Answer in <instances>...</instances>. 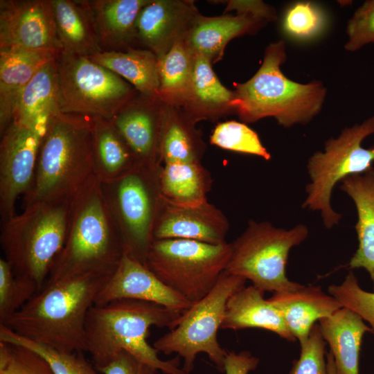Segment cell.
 <instances>
[{"label":"cell","mask_w":374,"mask_h":374,"mask_svg":"<svg viewBox=\"0 0 374 374\" xmlns=\"http://www.w3.org/2000/svg\"><path fill=\"white\" fill-rule=\"evenodd\" d=\"M59 54L17 47L0 48V134L12 121L19 97L35 73Z\"/></svg>","instance_id":"obj_19"},{"label":"cell","mask_w":374,"mask_h":374,"mask_svg":"<svg viewBox=\"0 0 374 374\" xmlns=\"http://www.w3.org/2000/svg\"><path fill=\"white\" fill-rule=\"evenodd\" d=\"M346 51L354 52L374 43V0H367L358 7L348 21Z\"/></svg>","instance_id":"obj_41"},{"label":"cell","mask_w":374,"mask_h":374,"mask_svg":"<svg viewBox=\"0 0 374 374\" xmlns=\"http://www.w3.org/2000/svg\"><path fill=\"white\" fill-rule=\"evenodd\" d=\"M229 223L224 214L208 201L180 206L163 202L154 229V240L184 239L211 244L226 243Z\"/></svg>","instance_id":"obj_16"},{"label":"cell","mask_w":374,"mask_h":374,"mask_svg":"<svg viewBox=\"0 0 374 374\" xmlns=\"http://www.w3.org/2000/svg\"><path fill=\"white\" fill-rule=\"evenodd\" d=\"M258 363L259 359L249 351L229 352L224 359V371L225 374H249L256 368Z\"/></svg>","instance_id":"obj_43"},{"label":"cell","mask_w":374,"mask_h":374,"mask_svg":"<svg viewBox=\"0 0 374 374\" xmlns=\"http://www.w3.org/2000/svg\"><path fill=\"white\" fill-rule=\"evenodd\" d=\"M267 22L265 19L249 12L215 17L198 15L186 39L193 53L215 63L222 57L225 46L231 39L254 33Z\"/></svg>","instance_id":"obj_20"},{"label":"cell","mask_w":374,"mask_h":374,"mask_svg":"<svg viewBox=\"0 0 374 374\" xmlns=\"http://www.w3.org/2000/svg\"><path fill=\"white\" fill-rule=\"evenodd\" d=\"M112 271H93L46 282L3 324L55 350L87 352L86 318Z\"/></svg>","instance_id":"obj_1"},{"label":"cell","mask_w":374,"mask_h":374,"mask_svg":"<svg viewBox=\"0 0 374 374\" xmlns=\"http://www.w3.org/2000/svg\"><path fill=\"white\" fill-rule=\"evenodd\" d=\"M326 344L315 323L307 339L300 344V357L294 361L290 374H328Z\"/></svg>","instance_id":"obj_40"},{"label":"cell","mask_w":374,"mask_h":374,"mask_svg":"<svg viewBox=\"0 0 374 374\" xmlns=\"http://www.w3.org/2000/svg\"><path fill=\"white\" fill-rule=\"evenodd\" d=\"M209 171L200 162L163 164L159 172L162 198L180 206H193L207 202L212 186Z\"/></svg>","instance_id":"obj_31"},{"label":"cell","mask_w":374,"mask_h":374,"mask_svg":"<svg viewBox=\"0 0 374 374\" xmlns=\"http://www.w3.org/2000/svg\"><path fill=\"white\" fill-rule=\"evenodd\" d=\"M265 291L253 285L244 287L228 299L222 329L261 328L277 334L289 341L296 338L290 331L280 311L268 299Z\"/></svg>","instance_id":"obj_23"},{"label":"cell","mask_w":374,"mask_h":374,"mask_svg":"<svg viewBox=\"0 0 374 374\" xmlns=\"http://www.w3.org/2000/svg\"><path fill=\"white\" fill-rule=\"evenodd\" d=\"M38 291L34 282L16 276L9 262L0 258V323L18 312Z\"/></svg>","instance_id":"obj_35"},{"label":"cell","mask_w":374,"mask_h":374,"mask_svg":"<svg viewBox=\"0 0 374 374\" xmlns=\"http://www.w3.org/2000/svg\"><path fill=\"white\" fill-rule=\"evenodd\" d=\"M163 103L159 132L161 164L200 162L205 144L195 122L183 109Z\"/></svg>","instance_id":"obj_27"},{"label":"cell","mask_w":374,"mask_h":374,"mask_svg":"<svg viewBox=\"0 0 374 374\" xmlns=\"http://www.w3.org/2000/svg\"><path fill=\"white\" fill-rule=\"evenodd\" d=\"M281 313L293 336L301 344L317 321L342 308L339 302L320 287L302 285L290 292H274L267 299Z\"/></svg>","instance_id":"obj_21"},{"label":"cell","mask_w":374,"mask_h":374,"mask_svg":"<svg viewBox=\"0 0 374 374\" xmlns=\"http://www.w3.org/2000/svg\"><path fill=\"white\" fill-rule=\"evenodd\" d=\"M226 10L249 12L267 19L269 22L277 19L276 10L261 1H229Z\"/></svg>","instance_id":"obj_44"},{"label":"cell","mask_w":374,"mask_h":374,"mask_svg":"<svg viewBox=\"0 0 374 374\" xmlns=\"http://www.w3.org/2000/svg\"><path fill=\"white\" fill-rule=\"evenodd\" d=\"M210 139L213 145L225 150L271 159L257 133L242 123L231 121L218 124Z\"/></svg>","instance_id":"obj_36"},{"label":"cell","mask_w":374,"mask_h":374,"mask_svg":"<svg viewBox=\"0 0 374 374\" xmlns=\"http://www.w3.org/2000/svg\"><path fill=\"white\" fill-rule=\"evenodd\" d=\"M286 59L285 42H271L252 78L234 83L231 107L243 121L273 117L279 125L290 127L308 123L321 112L326 87L320 80L303 84L287 78L280 69Z\"/></svg>","instance_id":"obj_4"},{"label":"cell","mask_w":374,"mask_h":374,"mask_svg":"<svg viewBox=\"0 0 374 374\" xmlns=\"http://www.w3.org/2000/svg\"><path fill=\"white\" fill-rule=\"evenodd\" d=\"M158 59L159 99L166 105L185 107L190 97L193 69V53L186 37L176 41Z\"/></svg>","instance_id":"obj_33"},{"label":"cell","mask_w":374,"mask_h":374,"mask_svg":"<svg viewBox=\"0 0 374 374\" xmlns=\"http://www.w3.org/2000/svg\"><path fill=\"white\" fill-rule=\"evenodd\" d=\"M123 255L121 237L96 177L71 201L66 239L46 282L93 271H114Z\"/></svg>","instance_id":"obj_5"},{"label":"cell","mask_w":374,"mask_h":374,"mask_svg":"<svg viewBox=\"0 0 374 374\" xmlns=\"http://www.w3.org/2000/svg\"><path fill=\"white\" fill-rule=\"evenodd\" d=\"M96 177L91 118L60 112L49 121L42 137L22 208L71 202Z\"/></svg>","instance_id":"obj_3"},{"label":"cell","mask_w":374,"mask_h":374,"mask_svg":"<svg viewBox=\"0 0 374 374\" xmlns=\"http://www.w3.org/2000/svg\"><path fill=\"white\" fill-rule=\"evenodd\" d=\"M161 166L140 165L119 178L100 181L124 253L145 266L163 202L159 184Z\"/></svg>","instance_id":"obj_7"},{"label":"cell","mask_w":374,"mask_h":374,"mask_svg":"<svg viewBox=\"0 0 374 374\" xmlns=\"http://www.w3.org/2000/svg\"><path fill=\"white\" fill-rule=\"evenodd\" d=\"M308 235L304 224L286 230L276 228L268 222L250 220L246 230L231 243L225 271L250 280L265 292L295 290L303 285L290 280L286 276L288 255Z\"/></svg>","instance_id":"obj_8"},{"label":"cell","mask_w":374,"mask_h":374,"mask_svg":"<svg viewBox=\"0 0 374 374\" xmlns=\"http://www.w3.org/2000/svg\"><path fill=\"white\" fill-rule=\"evenodd\" d=\"M326 357L328 374H337L335 362H334L333 355H332L330 351L326 353Z\"/></svg>","instance_id":"obj_45"},{"label":"cell","mask_w":374,"mask_h":374,"mask_svg":"<svg viewBox=\"0 0 374 374\" xmlns=\"http://www.w3.org/2000/svg\"><path fill=\"white\" fill-rule=\"evenodd\" d=\"M231 243L211 244L191 240H154L146 267L170 289L194 303L206 296L225 270Z\"/></svg>","instance_id":"obj_9"},{"label":"cell","mask_w":374,"mask_h":374,"mask_svg":"<svg viewBox=\"0 0 374 374\" xmlns=\"http://www.w3.org/2000/svg\"><path fill=\"white\" fill-rule=\"evenodd\" d=\"M90 58L125 80L140 94L159 98V59L152 51L132 48L125 51H103Z\"/></svg>","instance_id":"obj_32"},{"label":"cell","mask_w":374,"mask_h":374,"mask_svg":"<svg viewBox=\"0 0 374 374\" xmlns=\"http://www.w3.org/2000/svg\"><path fill=\"white\" fill-rule=\"evenodd\" d=\"M184 312L135 299L94 304L85 322L87 352L98 370L126 351L165 374H188L179 368V356L163 361L148 341L152 326L172 330Z\"/></svg>","instance_id":"obj_2"},{"label":"cell","mask_w":374,"mask_h":374,"mask_svg":"<svg viewBox=\"0 0 374 374\" xmlns=\"http://www.w3.org/2000/svg\"><path fill=\"white\" fill-rule=\"evenodd\" d=\"M163 102L139 93L110 122L142 165L160 166L159 132Z\"/></svg>","instance_id":"obj_17"},{"label":"cell","mask_w":374,"mask_h":374,"mask_svg":"<svg viewBox=\"0 0 374 374\" xmlns=\"http://www.w3.org/2000/svg\"><path fill=\"white\" fill-rule=\"evenodd\" d=\"M120 299L154 303L182 312L193 304L170 289L145 265L125 253L98 294L95 304Z\"/></svg>","instance_id":"obj_15"},{"label":"cell","mask_w":374,"mask_h":374,"mask_svg":"<svg viewBox=\"0 0 374 374\" xmlns=\"http://www.w3.org/2000/svg\"><path fill=\"white\" fill-rule=\"evenodd\" d=\"M103 374H156L157 370L126 351L120 352L107 365L98 370Z\"/></svg>","instance_id":"obj_42"},{"label":"cell","mask_w":374,"mask_h":374,"mask_svg":"<svg viewBox=\"0 0 374 374\" xmlns=\"http://www.w3.org/2000/svg\"><path fill=\"white\" fill-rule=\"evenodd\" d=\"M198 15L192 1L150 0L138 17L136 42L160 57L186 36Z\"/></svg>","instance_id":"obj_18"},{"label":"cell","mask_w":374,"mask_h":374,"mask_svg":"<svg viewBox=\"0 0 374 374\" xmlns=\"http://www.w3.org/2000/svg\"><path fill=\"white\" fill-rule=\"evenodd\" d=\"M91 120L96 175L100 182L119 178L142 165L109 119Z\"/></svg>","instance_id":"obj_29"},{"label":"cell","mask_w":374,"mask_h":374,"mask_svg":"<svg viewBox=\"0 0 374 374\" xmlns=\"http://www.w3.org/2000/svg\"><path fill=\"white\" fill-rule=\"evenodd\" d=\"M340 188L354 201L358 216L355 229L359 246L349 267L365 269L374 287V168L345 177Z\"/></svg>","instance_id":"obj_25"},{"label":"cell","mask_w":374,"mask_h":374,"mask_svg":"<svg viewBox=\"0 0 374 374\" xmlns=\"http://www.w3.org/2000/svg\"><path fill=\"white\" fill-rule=\"evenodd\" d=\"M55 58L44 65L24 89L12 121L47 127L51 118L60 112Z\"/></svg>","instance_id":"obj_28"},{"label":"cell","mask_w":374,"mask_h":374,"mask_svg":"<svg viewBox=\"0 0 374 374\" xmlns=\"http://www.w3.org/2000/svg\"><path fill=\"white\" fill-rule=\"evenodd\" d=\"M62 53L51 0H1L0 48Z\"/></svg>","instance_id":"obj_14"},{"label":"cell","mask_w":374,"mask_h":374,"mask_svg":"<svg viewBox=\"0 0 374 374\" xmlns=\"http://www.w3.org/2000/svg\"><path fill=\"white\" fill-rule=\"evenodd\" d=\"M91 12L103 51L134 48L136 24L150 0H84Z\"/></svg>","instance_id":"obj_22"},{"label":"cell","mask_w":374,"mask_h":374,"mask_svg":"<svg viewBox=\"0 0 374 374\" xmlns=\"http://www.w3.org/2000/svg\"><path fill=\"white\" fill-rule=\"evenodd\" d=\"M318 321L322 337L333 355L337 374H359L362 338L365 333L374 330L357 313L344 307Z\"/></svg>","instance_id":"obj_24"},{"label":"cell","mask_w":374,"mask_h":374,"mask_svg":"<svg viewBox=\"0 0 374 374\" xmlns=\"http://www.w3.org/2000/svg\"><path fill=\"white\" fill-rule=\"evenodd\" d=\"M246 279L228 273L221 274L216 285L203 299L194 303L181 316L178 325L157 339L153 347L165 355L183 358L182 369L189 374L198 354H206L220 371H224L227 352L217 339L229 297L244 287Z\"/></svg>","instance_id":"obj_10"},{"label":"cell","mask_w":374,"mask_h":374,"mask_svg":"<svg viewBox=\"0 0 374 374\" xmlns=\"http://www.w3.org/2000/svg\"><path fill=\"white\" fill-rule=\"evenodd\" d=\"M71 203L34 204L1 223L0 243L4 258L16 276L32 280L39 291L64 245Z\"/></svg>","instance_id":"obj_6"},{"label":"cell","mask_w":374,"mask_h":374,"mask_svg":"<svg viewBox=\"0 0 374 374\" xmlns=\"http://www.w3.org/2000/svg\"><path fill=\"white\" fill-rule=\"evenodd\" d=\"M374 134V115L341 131L337 138L325 143L323 152H314L308 159L307 169L311 183L307 185V197L303 208L319 211L325 226L337 224L341 215L330 205L335 185L345 177L363 172L374 162V145L368 148L362 141Z\"/></svg>","instance_id":"obj_11"},{"label":"cell","mask_w":374,"mask_h":374,"mask_svg":"<svg viewBox=\"0 0 374 374\" xmlns=\"http://www.w3.org/2000/svg\"><path fill=\"white\" fill-rule=\"evenodd\" d=\"M211 64L205 57L193 53L190 93L184 110L195 123L233 110L231 107L233 91L220 82Z\"/></svg>","instance_id":"obj_30"},{"label":"cell","mask_w":374,"mask_h":374,"mask_svg":"<svg viewBox=\"0 0 374 374\" xmlns=\"http://www.w3.org/2000/svg\"><path fill=\"white\" fill-rule=\"evenodd\" d=\"M323 25L321 10L310 1L293 3L286 10L283 21V28L287 35L302 39L316 35Z\"/></svg>","instance_id":"obj_39"},{"label":"cell","mask_w":374,"mask_h":374,"mask_svg":"<svg viewBox=\"0 0 374 374\" xmlns=\"http://www.w3.org/2000/svg\"><path fill=\"white\" fill-rule=\"evenodd\" d=\"M0 341L21 346L41 355L54 374H103L81 352H62L20 336L0 323Z\"/></svg>","instance_id":"obj_34"},{"label":"cell","mask_w":374,"mask_h":374,"mask_svg":"<svg viewBox=\"0 0 374 374\" xmlns=\"http://www.w3.org/2000/svg\"><path fill=\"white\" fill-rule=\"evenodd\" d=\"M328 293L342 307L350 309L367 321L374 330V293L362 289L353 271L347 274L340 285H330Z\"/></svg>","instance_id":"obj_38"},{"label":"cell","mask_w":374,"mask_h":374,"mask_svg":"<svg viewBox=\"0 0 374 374\" xmlns=\"http://www.w3.org/2000/svg\"><path fill=\"white\" fill-rule=\"evenodd\" d=\"M60 111L110 119L139 92L90 57L60 53L55 58Z\"/></svg>","instance_id":"obj_12"},{"label":"cell","mask_w":374,"mask_h":374,"mask_svg":"<svg viewBox=\"0 0 374 374\" xmlns=\"http://www.w3.org/2000/svg\"><path fill=\"white\" fill-rule=\"evenodd\" d=\"M62 53L92 57L103 51L84 0H51Z\"/></svg>","instance_id":"obj_26"},{"label":"cell","mask_w":374,"mask_h":374,"mask_svg":"<svg viewBox=\"0 0 374 374\" xmlns=\"http://www.w3.org/2000/svg\"><path fill=\"white\" fill-rule=\"evenodd\" d=\"M46 128L12 121L1 135V223L17 214V199L23 197L32 184L39 145Z\"/></svg>","instance_id":"obj_13"},{"label":"cell","mask_w":374,"mask_h":374,"mask_svg":"<svg viewBox=\"0 0 374 374\" xmlns=\"http://www.w3.org/2000/svg\"><path fill=\"white\" fill-rule=\"evenodd\" d=\"M0 374H54L38 353L25 347L0 341Z\"/></svg>","instance_id":"obj_37"}]
</instances>
